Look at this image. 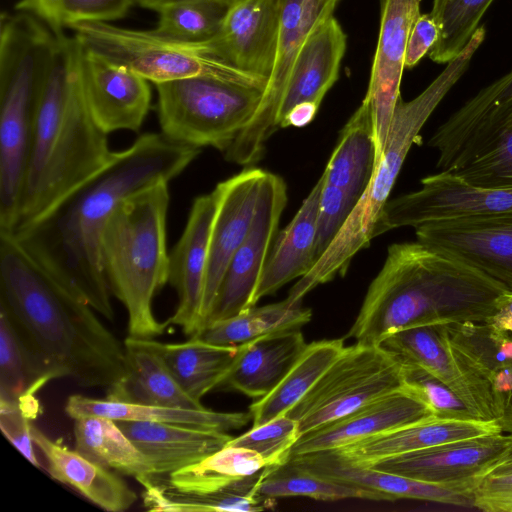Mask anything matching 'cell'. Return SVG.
Listing matches in <instances>:
<instances>
[{
    "mask_svg": "<svg viewBox=\"0 0 512 512\" xmlns=\"http://www.w3.org/2000/svg\"><path fill=\"white\" fill-rule=\"evenodd\" d=\"M199 153L200 148L161 132L144 134L127 149L113 152L99 171L37 220L9 234L64 285L112 321L111 291L100 254L107 220L124 199L157 183H169Z\"/></svg>",
    "mask_w": 512,
    "mask_h": 512,
    "instance_id": "6da1fadb",
    "label": "cell"
},
{
    "mask_svg": "<svg viewBox=\"0 0 512 512\" xmlns=\"http://www.w3.org/2000/svg\"><path fill=\"white\" fill-rule=\"evenodd\" d=\"M0 310L49 381L108 389L126 376L124 343L6 232H0Z\"/></svg>",
    "mask_w": 512,
    "mask_h": 512,
    "instance_id": "7a4b0ae2",
    "label": "cell"
},
{
    "mask_svg": "<svg viewBox=\"0 0 512 512\" xmlns=\"http://www.w3.org/2000/svg\"><path fill=\"white\" fill-rule=\"evenodd\" d=\"M506 287L474 266L420 241L394 243L346 338L378 345L410 327L486 323Z\"/></svg>",
    "mask_w": 512,
    "mask_h": 512,
    "instance_id": "3957f363",
    "label": "cell"
},
{
    "mask_svg": "<svg viewBox=\"0 0 512 512\" xmlns=\"http://www.w3.org/2000/svg\"><path fill=\"white\" fill-rule=\"evenodd\" d=\"M77 40L56 33L38 96L29 160L14 232L37 220L111 158L107 134L84 101Z\"/></svg>",
    "mask_w": 512,
    "mask_h": 512,
    "instance_id": "277c9868",
    "label": "cell"
},
{
    "mask_svg": "<svg viewBox=\"0 0 512 512\" xmlns=\"http://www.w3.org/2000/svg\"><path fill=\"white\" fill-rule=\"evenodd\" d=\"M168 206V182L142 189L118 204L101 235L102 268L126 308L131 337L153 339L168 326L152 309L155 294L168 283Z\"/></svg>",
    "mask_w": 512,
    "mask_h": 512,
    "instance_id": "5b68a950",
    "label": "cell"
},
{
    "mask_svg": "<svg viewBox=\"0 0 512 512\" xmlns=\"http://www.w3.org/2000/svg\"><path fill=\"white\" fill-rule=\"evenodd\" d=\"M56 38L37 16L0 19V231L10 233L21 200L38 96Z\"/></svg>",
    "mask_w": 512,
    "mask_h": 512,
    "instance_id": "8992f818",
    "label": "cell"
},
{
    "mask_svg": "<svg viewBox=\"0 0 512 512\" xmlns=\"http://www.w3.org/2000/svg\"><path fill=\"white\" fill-rule=\"evenodd\" d=\"M456 58L414 99L400 97L393 114L383 155L372 179L339 233L311 270L290 289L287 300L300 303L318 285L344 275L359 250L374 238L375 224L382 213L412 144L438 104L466 72Z\"/></svg>",
    "mask_w": 512,
    "mask_h": 512,
    "instance_id": "52a82bcc",
    "label": "cell"
},
{
    "mask_svg": "<svg viewBox=\"0 0 512 512\" xmlns=\"http://www.w3.org/2000/svg\"><path fill=\"white\" fill-rule=\"evenodd\" d=\"M161 133L225 151L256 113L264 90L212 76L155 84Z\"/></svg>",
    "mask_w": 512,
    "mask_h": 512,
    "instance_id": "ba28073f",
    "label": "cell"
},
{
    "mask_svg": "<svg viewBox=\"0 0 512 512\" xmlns=\"http://www.w3.org/2000/svg\"><path fill=\"white\" fill-rule=\"evenodd\" d=\"M68 28L85 48L128 67L154 84L212 76L262 90L267 85V80L228 65L198 44L165 37L154 29L136 30L105 22H81Z\"/></svg>",
    "mask_w": 512,
    "mask_h": 512,
    "instance_id": "9c48e42d",
    "label": "cell"
},
{
    "mask_svg": "<svg viewBox=\"0 0 512 512\" xmlns=\"http://www.w3.org/2000/svg\"><path fill=\"white\" fill-rule=\"evenodd\" d=\"M404 386L402 363L380 345L356 343L342 353L287 413L301 435Z\"/></svg>",
    "mask_w": 512,
    "mask_h": 512,
    "instance_id": "30bf717a",
    "label": "cell"
},
{
    "mask_svg": "<svg viewBox=\"0 0 512 512\" xmlns=\"http://www.w3.org/2000/svg\"><path fill=\"white\" fill-rule=\"evenodd\" d=\"M339 1L280 0V23L272 73L256 113L224 151L226 160L246 166L263 157L267 141L278 130L276 115L295 59L312 30L333 14Z\"/></svg>",
    "mask_w": 512,
    "mask_h": 512,
    "instance_id": "8fae6325",
    "label": "cell"
},
{
    "mask_svg": "<svg viewBox=\"0 0 512 512\" xmlns=\"http://www.w3.org/2000/svg\"><path fill=\"white\" fill-rule=\"evenodd\" d=\"M508 213H512V189L476 186L451 172L440 171L423 178L418 190L388 200L373 237L400 227Z\"/></svg>",
    "mask_w": 512,
    "mask_h": 512,
    "instance_id": "7c38bea8",
    "label": "cell"
},
{
    "mask_svg": "<svg viewBox=\"0 0 512 512\" xmlns=\"http://www.w3.org/2000/svg\"><path fill=\"white\" fill-rule=\"evenodd\" d=\"M286 203L284 180L265 171L251 228L227 267L205 325L255 306V290L277 236Z\"/></svg>",
    "mask_w": 512,
    "mask_h": 512,
    "instance_id": "4fadbf2b",
    "label": "cell"
},
{
    "mask_svg": "<svg viewBox=\"0 0 512 512\" xmlns=\"http://www.w3.org/2000/svg\"><path fill=\"white\" fill-rule=\"evenodd\" d=\"M400 362L420 366L445 384L478 420L497 421L494 390L476 377L450 345L445 324L401 329L378 344Z\"/></svg>",
    "mask_w": 512,
    "mask_h": 512,
    "instance_id": "5bb4252c",
    "label": "cell"
},
{
    "mask_svg": "<svg viewBox=\"0 0 512 512\" xmlns=\"http://www.w3.org/2000/svg\"><path fill=\"white\" fill-rule=\"evenodd\" d=\"M75 64L84 101L99 128L106 134L138 131L150 109L149 81L85 48L78 40Z\"/></svg>",
    "mask_w": 512,
    "mask_h": 512,
    "instance_id": "9a60e30c",
    "label": "cell"
},
{
    "mask_svg": "<svg viewBox=\"0 0 512 512\" xmlns=\"http://www.w3.org/2000/svg\"><path fill=\"white\" fill-rule=\"evenodd\" d=\"M422 0H381L378 42L369 85L363 99L370 109L378 165L389 134L400 84L408 37L420 16Z\"/></svg>",
    "mask_w": 512,
    "mask_h": 512,
    "instance_id": "2e32d148",
    "label": "cell"
},
{
    "mask_svg": "<svg viewBox=\"0 0 512 512\" xmlns=\"http://www.w3.org/2000/svg\"><path fill=\"white\" fill-rule=\"evenodd\" d=\"M218 200L216 187L194 200L185 229L169 253L168 283L177 291L179 301L174 314L165 322L181 327L190 337L202 327L210 236Z\"/></svg>",
    "mask_w": 512,
    "mask_h": 512,
    "instance_id": "e0dca14e",
    "label": "cell"
},
{
    "mask_svg": "<svg viewBox=\"0 0 512 512\" xmlns=\"http://www.w3.org/2000/svg\"><path fill=\"white\" fill-rule=\"evenodd\" d=\"M279 23L280 0H241L231 6L217 35L198 45L228 65L268 82Z\"/></svg>",
    "mask_w": 512,
    "mask_h": 512,
    "instance_id": "ac0fdd59",
    "label": "cell"
},
{
    "mask_svg": "<svg viewBox=\"0 0 512 512\" xmlns=\"http://www.w3.org/2000/svg\"><path fill=\"white\" fill-rule=\"evenodd\" d=\"M417 240L474 266L512 292V213L432 222L415 228Z\"/></svg>",
    "mask_w": 512,
    "mask_h": 512,
    "instance_id": "d6986e66",
    "label": "cell"
},
{
    "mask_svg": "<svg viewBox=\"0 0 512 512\" xmlns=\"http://www.w3.org/2000/svg\"><path fill=\"white\" fill-rule=\"evenodd\" d=\"M510 444L504 432L452 441L380 460L370 466L429 483L480 480Z\"/></svg>",
    "mask_w": 512,
    "mask_h": 512,
    "instance_id": "ffe728a7",
    "label": "cell"
},
{
    "mask_svg": "<svg viewBox=\"0 0 512 512\" xmlns=\"http://www.w3.org/2000/svg\"><path fill=\"white\" fill-rule=\"evenodd\" d=\"M264 173L259 168L245 169L216 186L219 200L210 236L202 327L211 312L227 267L249 233Z\"/></svg>",
    "mask_w": 512,
    "mask_h": 512,
    "instance_id": "44dd1931",
    "label": "cell"
},
{
    "mask_svg": "<svg viewBox=\"0 0 512 512\" xmlns=\"http://www.w3.org/2000/svg\"><path fill=\"white\" fill-rule=\"evenodd\" d=\"M434 416L422 397L404 385L340 419L301 435L290 458L339 449Z\"/></svg>",
    "mask_w": 512,
    "mask_h": 512,
    "instance_id": "7402d4cb",
    "label": "cell"
},
{
    "mask_svg": "<svg viewBox=\"0 0 512 512\" xmlns=\"http://www.w3.org/2000/svg\"><path fill=\"white\" fill-rule=\"evenodd\" d=\"M288 462L319 475L382 492L394 501L413 499L463 508H474V491L481 480L429 483L367 466L350 464L327 452L294 456Z\"/></svg>",
    "mask_w": 512,
    "mask_h": 512,
    "instance_id": "603a6c76",
    "label": "cell"
},
{
    "mask_svg": "<svg viewBox=\"0 0 512 512\" xmlns=\"http://www.w3.org/2000/svg\"><path fill=\"white\" fill-rule=\"evenodd\" d=\"M495 432H502L497 421L434 416L326 452L350 464L370 466L386 458Z\"/></svg>",
    "mask_w": 512,
    "mask_h": 512,
    "instance_id": "cb8c5ba5",
    "label": "cell"
},
{
    "mask_svg": "<svg viewBox=\"0 0 512 512\" xmlns=\"http://www.w3.org/2000/svg\"><path fill=\"white\" fill-rule=\"evenodd\" d=\"M347 36L332 15L322 20L309 34L288 76L276 115V127L289 111L302 102L321 104L339 78Z\"/></svg>",
    "mask_w": 512,
    "mask_h": 512,
    "instance_id": "d4e9b609",
    "label": "cell"
},
{
    "mask_svg": "<svg viewBox=\"0 0 512 512\" xmlns=\"http://www.w3.org/2000/svg\"><path fill=\"white\" fill-rule=\"evenodd\" d=\"M135 447L148 459L155 479L198 463L225 447L227 432L172 423L116 421ZM150 481V482H151Z\"/></svg>",
    "mask_w": 512,
    "mask_h": 512,
    "instance_id": "484cf974",
    "label": "cell"
},
{
    "mask_svg": "<svg viewBox=\"0 0 512 512\" xmlns=\"http://www.w3.org/2000/svg\"><path fill=\"white\" fill-rule=\"evenodd\" d=\"M511 100L512 70L480 90L436 129L428 145L438 152L437 168L450 170L471 160Z\"/></svg>",
    "mask_w": 512,
    "mask_h": 512,
    "instance_id": "4316f807",
    "label": "cell"
},
{
    "mask_svg": "<svg viewBox=\"0 0 512 512\" xmlns=\"http://www.w3.org/2000/svg\"><path fill=\"white\" fill-rule=\"evenodd\" d=\"M300 328L266 334L237 346L233 364L217 389L253 398L269 394L305 350Z\"/></svg>",
    "mask_w": 512,
    "mask_h": 512,
    "instance_id": "83f0119b",
    "label": "cell"
},
{
    "mask_svg": "<svg viewBox=\"0 0 512 512\" xmlns=\"http://www.w3.org/2000/svg\"><path fill=\"white\" fill-rule=\"evenodd\" d=\"M32 436L50 476L108 512H124L137 500L136 493L116 473L76 449L53 440L32 425Z\"/></svg>",
    "mask_w": 512,
    "mask_h": 512,
    "instance_id": "f1b7e54d",
    "label": "cell"
},
{
    "mask_svg": "<svg viewBox=\"0 0 512 512\" xmlns=\"http://www.w3.org/2000/svg\"><path fill=\"white\" fill-rule=\"evenodd\" d=\"M323 176L318 179L290 223L277 233L254 294V304L290 281L301 278L316 263V223Z\"/></svg>",
    "mask_w": 512,
    "mask_h": 512,
    "instance_id": "f546056e",
    "label": "cell"
},
{
    "mask_svg": "<svg viewBox=\"0 0 512 512\" xmlns=\"http://www.w3.org/2000/svg\"><path fill=\"white\" fill-rule=\"evenodd\" d=\"M124 346L127 374L107 389V399L171 408H206L184 390L164 360L143 338L128 336Z\"/></svg>",
    "mask_w": 512,
    "mask_h": 512,
    "instance_id": "4dcf8cb0",
    "label": "cell"
},
{
    "mask_svg": "<svg viewBox=\"0 0 512 512\" xmlns=\"http://www.w3.org/2000/svg\"><path fill=\"white\" fill-rule=\"evenodd\" d=\"M64 411L72 419L81 416H102L115 421L172 423L220 432L242 428L251 420L249 411L218 412L208 408H171L107 398L96 399L80 394L68 397Z\"/></svg>",
    "mask_w": 512,
    "mask_h": 512,
    "instance_id": "1f68e13d",
    "label": "cell"
},
{
    "mask_svg": "<svg viewBox=\"0 0 512 512\" xmlns=\"http://www.w3.org/2000/svg\"><path fill=\"white\" fill-rule=\"evenodd\" d=\"M143 339L160 355L184 390L200 401L218 388L237 353V346L214 344L196 337L182 343Z\"/></svg>",
    "mask_w": 512,
    "mask_h": 512,
    "instance_id": "d6a6232c",
    "label": "cell"
},
{
    "mask_svg": "<svg viewBox=\"0 0 512 512\" xmlns=\"http://www.w3.org/2000/svg\"><path fill=\"white\" fill-rule=\"evenodd\" d=\"M263 470L241 478L224 489L204 494L181 492L164 479H156L143 486V505L146 510L153 512L262 511L274 503L273 499L263 498L257 493Z\"/></svg>",
    "mask_w": 512,
    "mask_h": 512,
    "instance_id": "836d02e7",
    "label": "cell"
},
{
    "mask_svg": "<svg viewBox=\"0 0 512 512\" xmlns=\"http://www.w3.org/2000/svg\"><path fill=\"white\" fill-rule=\"evenodd\" d=\"M376 147L371 112L362 101L341 131L322 173L326 184L359 201L376 170Z\"/></svg>",
    "mask_w": 512,
    "mask_h": 512,
    "instance_id": "e575fe53",
    "label": "cell"
},
{
    "mask_svg": "<svg viewBox=\"0 0 512 512\" xmlns=\"http://www.w3.org/2000/svg\"><path fill=\"white\" fill-rule=\"evenodd\" d=\"M345 348L344 339H325L307 344L280 383L249 406L252 427L286 415L313 387Z\"/></svg>",
    "mask_w": 512,
    "mask_h": 512,
    "instance_id": "d590c367",
    "label": "cell"
},
{
    "mask_svg": "<svg viewBox=\"0 0 512 512\" xmlns=\"http://www.w3.org/2000/svg\"><path fill=\"white\" fill-rule=\"evenodd\" d=\"M74 420L75 449L91 461L134 477L142 486L153 477L148 459L135 447L115 420L81 416Z\"/></svg>",
    "mask_w": 512,
    "mask_h": 512,
    "instance_id": "8d00e7d4",
    "label": "cell"
},
{
    "mask_svg": "<svg viewBox=\"0 0 512 512\" xmlns=\"http://www.w3.org/2000/svg\"><path fill=\"white\" fill-rule=\"evenodd\" d=\"M48 382L10 319L0 310V403L21 408L33 420L41 412L35 395Z\"/></svg>",
    "mask_w": 512,
    "mask_h": 512,
    "instance_id": "74e56055",
    "label": "cell"
},
{
    "mask_svg": "<svg viewBox=\"0 0 512 512\" xmlns=\"http://www.w3.org/2000/svg\"><path fill=\"white\" fill-rule=\"evenodd\" d=\"M311 317L310 309L285 299L262 307L253 306L232 317L209 322L192 337L219 345L238 346L266 334L301 328Z\"/></svg>",
    "mask_w": 512,
    "mask_h": 512,
    "instance_id": "f35d334b",
    "label": "cell"
},
{
    "mask_svg": "<svg viewBox=\"0 0 512 512\" xmlns=\"http://www.w3.org/2000/svg\"><path fill=\"white\" fill-rule=\"evenodd\" d=\"M445 326L456 354L476 377L494 390L498 378L512 370L511 334L488 323H450Z\"/></svg>",
    "mask_w": 512,
    "mask_h": 512,
    "instance_id": "ab89813d",
    "label": "cell"
},
{
    "mask_svg": "<svg viewBox=\"0 0 512 512\" xmlns=\"http://www.w3.org/2000/svg\"><path fill=\"white\" fill-rule=\"evenodd\" d=\"M257 493L273 500L301 496L322 501H394L382 492L319 475L289 462L279 467H266L258 483Z\"/></svg>",
    "mask_w": 512,
    "mask_h": 512,
    "instance_id": "60d3db41",
    "label": "cell"
},
{
    "mask_svg": "<svg viewBox=\"0 0 512 512\" xmlns=\"http://www.w3.org/2000/svg\"><path fill=\"white\" fill-rule=\"evenodd\" d=\"M268 467L255 451L226 445L205 459L163 478L171 487L186 493H211Z\"/></svg>",
    "mask_w": 512,
    "mask_h": 512,
    "instance_id": "b9f144b4",
    "label": "cell"
},
{
    "mask_svg": "<svg viewBox=\"0 0 512 512\" xmlns=\"http://www.w3.org/2000/svg\"><path fill=\"white\" fill-rule=\"evenodd\" d=\"M232 5L217 0H182L157 11L155 31L190 44H202L219 32Z\"/></svg>",
    "mask_w": 512,
    "mask_h": 512,
    "instance_id": "7bdbcfd3",
    "label": "cell"
},
{
    "mask_svg": "<svg viewBox=\"0 0 512 512\" xmlns=\"http://www.w3.org/2000/svg\"><path fill=\"white\" fill-rule=\"evenodd\" d=\"M494 0H433L431 16L439 35L428 56L439 64L453 60L468 44Z\"/></svg>",
    "mask_w": 512,
    "mask_h": 512,
    "instance_id": "ee69618b",
    "label": "cell"
},
{
    "mask_svg": "<svg viewBox=\"0 0 512 512\" xmlns=\"http://www.w3.org/2000/svg\"><path fill=\"white\" fill-rule=\"evenodd\" d=\"M300 436L297 421L286 414L252 427L244 434L233 437L227 445L253 450L266 461L268 467H279L288 462Z\"/></svg>",
    "mask_w": 512,
    "mask_h": 512,
    "instance_id": "f6af8a7d",
    "label": "cell"
},
{
    "mask_svg": "<svg viewBox=\"0 0 512 512\" xmlns=\"http://www.w3.org/2000/svg\"><path fill=\"white\" fill-rule=\"evenodd\" d=\"M466 182L496 189H512V125L465 166L450 171Z\"/></svg>",
    "mask_w": 512,
    "mask_h": 512,
    "instance_id": "bcb514c9",
    "label": "cell"
},
{
    "mask_svg": "<svg viewBox=\"0 0 512 512\" xmlns=\"http://www.w3.org/2000/svg\"><path fill=\"white\" fill-rule=\"evenodd\" d=\"M401 363L404 385L420 395L436 417L453 420L476 419L463 402L435 376L418 365Z\"/></svg>",
    "mask_w": 512,
    "mask_h": 512,
    "instance_id": "7dc6e473",
    "label": "cell"
},
{
    "mask_svg": "<svg viewBox=\"0 0 512 512\" xmlns=\"http://www.w3.org/2000/svg\"><path fill=\"white\" fill-rule=\"evenodd\" d=\"M357 202L345 191L323 180L316 223V262L335 239Z\"/></svg>",
    "mask_w": 512,
    "mask_h": 512,
    "instance_id": "c3c4849f",
    "label": "cell"
},
{
    "mask_svg": "<svg viewBox=\"0 0 512 512\" xmlns=\"http://www.w3.org/2000/svg\"><path fill=\"white\" fill-rule=\"evenodd\" d=\"M132 6L133 0H58L63 28L81 22L110 23L124 18Z\"/></svg>",
    "mask_w": 512,
    "mask_h": 512,
    "instance_id": "681fc988",
    "label": "cell"
},
{
    "mask_svg": "<svg viewBox=\"0 0 512 512\" xmlns=\"http://www.w3.org/2000/svg\"><path fill=\"white\" fill-rule=\"evenodd\" d=\"M32 419L19 407L0 403V428L4 436L35 467L40 468L32 436Z\"/></svg>",
    "mask_w": 512,
    "mask_h": 512,
    "instance_id": "f907efd6",
    "label": "cell"
},
{
    "mask_svg": "<svg viewBox=\"0 0 512 512\" xmlns=\"http://www.w3.org/2000/svg\"><path fill=\"white\" fill-rule=\"evenodd\" d=\"M473 507L485 512H512V473L483 476L474 491Z\"/></svg>",
    "mask_w": 512,
    "mask_h": 512,
    "instance_id": "816d5d0a",
    "label": "cell"
},
{
    "mask_svg": "<svg viewBox=\"0 0 512 512\" xmlns=\"http://www.w3.org/2000/svg\"><path fill=\"white\" fill-rule=\"evenodd\" d=\"M438 35V26L431 14H420L408 37L404 58L405 68L416 66L435 45Z\"/></svg>",
    "mask_w": 512,
    "mask_h": 512,
    "instance_id": "f5cc1de1",
    "label": "cell"
},
{
    "mask_svg": "<svg viewBox=\"0 0 512 512\" xmlns=\"http://www.w3.org/2000/svg\"><path fill=\"white\" fill-rule=\"evenodd\" d=\"M16 10L26 11L41 19L54 32H63L58 12V0H20Z\"/></svg>",
    "mask_w": 512,
    "mask_h": 512,
    "instance_id": "db71d44e",
    "label": "cell"
},
{
    "mask_svg": "<svg viewBox=\"0 0 512 512\" xmlns=\"http://www.w3.org/2000/svg\"><path fill=\"white\" fill-rule=\"evenodd\" d=\"M486 323L499 331L512 333V292H507L498 299L494 312Z\"/></svg>",
    "mask_w": 512,
    "mask_h": 512,
    "instance_id": "11a10c76",
    "label": "cell"
},
{
    "mask_svg": "<svg viewBox=\"0 0 512 512\" xmlns=\"http://www.w3.org/2000/svg\"><path fill=\"white\" fill-rule=\"evenodd\" d=\"M319 106L314 102H302L295 105L285 116L281 128L288 126L303 127L309 124L316 116Z\"/></svg>",
    "mask_w": 512,
    "mask_h": 512,
    "instance_id": "9f6ffc18",
    "label": "cell"
},
{
    "mask_svg": "<svg viewBox=\"0 0 512 512\" xmlns=\"http://www.w3.org/2000/svg\"><path fill=\"white\" fill-rule=\"evenodd\" d=\"M133 1H134V5H137L139 7L145 8V9L154 10L157 12L159 9H161L162 7H164L166 5H169V4L178 2V1H182V0H133ZM217 1H221V2H225L227 4H230V5H234L238 2H240L241 0H217Z\"/></svg>",
    "mask_w": 512,
    "mask_h": 512,
    "instance_id": "6f0895ef",
    "label": "cell"
},
{
    "mask_svg": "<svg viewBox=\"0 0 512 512\" xmlns=\"http://www.w3.org/2000/svg\"><path fill=\"white\" fill-rule=\"evenodd\" d=\"M498 424L500 425L502 432L512 434V391L506 399Z\"/></svg>",
    "mask_w": 512,
    "mask_h": 512,
    "instance_id": "680465c9",
    "label": "cell"
},
{
    "mask_svg": "<svg viewBox=\"0 0 512 512\" xmlns=\"http://www.w3.org/2000/svg\"><path fill=\"white\" fill-rule=\"evenodd\" d=\"M498 122L503 129L512 125V100L501 110Z\"/></svg>",
    "mask_w": 512,
    "mask_h": 512,
    "instance_id": "91938a15",
    "label": "cell"
},
{
    "mask_svg": "<svg viewBox=\"0 0 512 512\" xmlns=\"http://www.w3.org/2000/svg\"><path fill=\"white\" fill-rule=\"evenodd\" d=\"M512 473V461L494 465L487 474Z\"/></svg>",
    "mask_w": 512,
    "mask_h": 512,
    "instance_id": "94428289",
    "label": "cell"
},
{
    "mask_svg": "<svg viewBox=\"0 0 512 512\" xmlns=\"http://www.w3.org/2000/svg\"><path fill=\"white\" fill-rule=\"evenodd\" d=\"M509 436H510V444H509L507 450L505 451V453L503 454L502 458L500 459V461L497 464L512 461V434H509Z\"/></svg>",
    "mask_w": 512,
    "mask_h": 512,
    "instance_id": "6125c7cd",
    "label": "cell"
},
{
    "mask_svg": "<svg viewBox=\"0 0 512 512\" xmlns=\"http://www.w3.org/2000/svg\"><path fill=\"white\" fill-rule=\"evenodd\" d=\"M510 334H512V333H510ZM511 337H512V336H511Z\"/></svg>",
    "mask_w": 512,
    "mask_h": 512,
    "instance_id": "be15d7a7",
    "label": "cell"
}]
</instances>
